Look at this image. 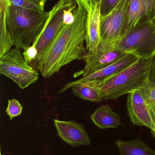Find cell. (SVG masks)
Wrapping results in <instances>:
<instances>
[{
    "mask_svg": "<svg viewBox=\"0 0 155 155\" xmlns=\"http://www.w3.org/2000/svg\"><path fill=\"white\" fill-rule=\"evenodd\" d=\"M139 58L155 57V26L152 22L138 25L121 38L116 47Z\"/></svg>",
    "mask_w": 155,
    "mask_h": 155,
    "instance_id": "cell-4",
    "label": "cell"
},
{
    "mask_svg": "<svg viewBox=\"0 0 155 155\" xmlns=\"http://www.w3.org/2000/svg\"><path fill=\"white\" fill-rule=\"evenodd\" d=\"M91 120L100 129L116 128L122 124L120 116L108 105L101 106L91 115Z\"/></svg>",
    "mask_w": 155,
    "mask_h": 155,
    "instance_id": "cell-14",
    "label": "cell"
},
{
    "mask_svg": "<svg viewBox=\"0 0 155 155\" xmlns=\"http://www.w3.org/2000/svg\"><path fill=\"white\" fill-rule=\"evenodd\" d=\"M155 17V0H128L122 37L138 25L153 21Z\"/></svg>",
    "mask_w": 155,
    "mask_h": 155,
    "instance_id": "cell-8",
    "label": "cell"
},
{
    "mask_svg": "<svg viewBox=\"0 0 155 155\" xmlns=\"http://www.w3.org/2000/svg\"><path fill=\"white\" fill-rule=\"evenodd\" d=\"M46 2V0H6L8 5L40 11H45Z\"/></svg>",
    "mask_w": 155,
    "mask_h": 155,
    "instance_id": "cell-19",
    "label": "cell"
},
{
    "mask_svg": "<svg viewBox=\"0 0 155 155\" xmlns=\"http://www.w3.org/2000/svg\"><path fill=\"white\" fill-rule=\"evenodd\" d=\"M126 54L118 50L105 52L97 49L93 51H87L83 59L86 63L84 68L83 70L75 73L74 77L87 76L112 64Z\"/></svg>",
    "mask_w": 155,
    "mask_h": 155,
    "instance_id": "cell-11",
    "label": "cell"
},
{
    "mask_svg": "<svg viewBox=\"0 0 155 155\" xmlns=\"http://www.w3.org/2000/svg\"><path fill=\"white\" fill-rule=\"evenodd\" d=\"M0 73L15 82L25 89L34 84L39 78V74L26 63L21 49H11L0 59Z\"/></svg>",
    "mask_w": 155,
    "mask_h": 155,
    "instance_id": "cell-5",
    "label": "cell"
},
{
    "mask_svg": "<svg viewBox=\"0 0 155 155\" xmlns=\"http://www.w3.org/2000/svg\"><path fill=\"white\" fill-rule=\"evenodd\" d=\"M57 134L64 142L73 147L79 146H88L91 142L85 128L82 124L75 121L54 120Z\"/></svg>",
    "mask_w": 155,
    "mask_h": 155,
    "instance_id": "cell-12",
    "label": "cell"
},
{
    "mask_svg": "<svg viewBox=\"0 0 155 155\" xmlns=\"http://www.w3.org/2000/svg\"><path fill=\"white\" fill-rule=\"evenodd\" d=\"M144 97L149 113L155 124V83L148 78L139 87Z\"/></svg>",
    "mask_w": 155,
    "mask_h": 155,
    "instance_id": "cell-18",
    "label": "cell"
},
{
    "mask_svg": "<svg viewBox=\"0 0 155 155\" xmlns=\"http://www.w3.org/2000/svg\"><path fill=\"white\" fill-rule=\"evenodd\" d=\"M121 0H101V17L109 14L118 5Z\"/></svg>",
    "mask_w": 155,
    "mask_h": 155,
    "instance_id": "cell-21",
    "label": "cell"
},
{
    "mask_svg": "<svg viewBox=\"0 0 155 155\" xmlns=\"http://www.w3.org/2000/svg\"><path fill=\"white\" fill-rule=\"evenodd\" d=\"M77 5H82L87 12L90 10L91 0H73Z\"/></svg>",
    "mask_w": 155,
    "mask_h": 155,
    "instance_id": "cell-24",
    "label": "cell"
},
{
    "mask_svg": "<svg viewBox=\"0 0 155 155\" xmlns=\"http://www.w3.org/2000/svg\"><path fill=\"white\" fill-rule=\"evenodd\" d=\"M6 0H0V59L11 50L13 46L5 21Z\"/></svg>",
    "mask_w": 155,
    "mask_h": 155,
    "instance_id": "cell-16",
    "label": "cell"
},
{
    "mask_svg": "<svg viewBox=\"0 0 155 155\" xmlns=\"http://www.w3.org/2000/svg\"><path fill=\"white\" fill-rule=\"evenodd\" d=\"M139 58L131 54H126L122 58L112 64L93 73L87 76L67 83L59 91V94L63 93L66 90L71 88L73 86L80 83L89 81H101L112 77L122 71L127 67L135 62Z\"/></svg>",
    "mask_w": 155,
    "mask_h": 155,
    "instance_id": "cell-10",
    "label": "cell"
},
{
    "mask_svg": "<svg viewBox=\"0 0 155 155\" xmlns=\"http://www.w3.org/2000/svg\"><path fill=\"white\" fill-rule=\"evenodd\" d=\"M155 67V57L139 58L120 72L101 81L85 82L96 87L102 100H114L138 89L148 78Z\"/></svg>",
    "mask_w": 155,
    "mask_h": 155,
    "instance_id": "cell-2",
    "label": "cell"
},
{
    "mask_svg": "<svg viewBox=\"0 0 155 155\" xmlns=\"http://www.w3.org/2000/svg\"><path fill=\"white\" fill-rule=\"evenodd\" d=\"M75 21L64 25L48 47L37 56V70L44 78L57 73L73 61L83 60L87 52L85 41L87 12L82 5L73 10Z\"/></svg>",
    "mask_w": 155,
    "mask_h": 155,
    "instance_id": "cell-1",
    "label": "cell"
},
{
    "mask_svg": "<svg viewBox=\"0 0 155 155\" xmlns=\"http://www.w3.org/2000/svg\"><path fill=\"white\" fill-rule=\"evenodd\" d=\"M127 108L130 120L133 124L144 126L151 130L155 138V124L149 113L144 97L139 88L128 94Z\"/></svg>",
    "mask_w": 155,
    "mask_h": 155,
    "instance_id": "cell-9",
    "label": "cell"
},
{
    "mask_svg": "<svg viewBox=\"0 0 155 155\" xmlns=\"http://www.w3.org/2000/svg\"><path fill=\"white\" fill-rule=\"evenodd\" d=\"M153 23L154 25L155 26V17L153 21Z\"/></svg>",
    "mask_w": 155,
    "mask_h": 155,
    "instance_id": "cell-25",
    "label": "cell"
},
{
    "mask_svg": "<svg viewBox=\"0 0 155 155\" xmlns=\"http://www.w3.org/2000/svg\"><path fill=\"white\" fill-rule=\"evenodd\" d=\"M22 54L25 61L29 64L33 61H35L37 56V50L35 47L31 45L24 50Z\"/></svg>",
    "mask_w": 155,
    "mask_h": 155,
    "instance_id": "cell-22",
    "label": "cell"
},
{
    "mask_svg": "<svg viewBox=\"0 0 155 155\" xmlns=\"http://www.w3.org/2000/svg\"><path fill=\"white\" fill-rule=\"evenodd\" d=\"M76 5L65 11L64 12L63 17L64 24L67 25H70L73 23L75 21L73 10L76 8Z\"/></svg>",
    "mask_w": 155,
    "mask_h": 155,
    "instance_id": "cell-23",
    "label": "cell"
},
{
    "mask_svg": "<svg viewBox=\"0 0 155 155\" xmlns=\"http://www.w3.org/2000/svg\"><path fill=\"white\" fill-rule=\"evenodd\" d=\"M50 12L25 9L6 3V28L13 45L24 50L42 33L50 17Z\"/></svg>",
    "mask_w": 155,
    "mask_h": 155,
    "instance_id": "cell-3",
    "label": "cell"
},
{
    "mask_svg": "<svg viewBox=\"0 0 155 155\" xmlns=\"http://www.w3.org/2000/svg\"><path fill=\"white\" fill-rule=\"evenodd\" d=\"M115 144L119 149V155H155V151L140 139L118 140Z\"/></svg>",
    "mask_w": 155,
    "mask_h": 155,
    "instance_id": "cell-15",
    "label": "cell"
},
{
    "mask_svg": "<svg viewBox=\"0 0 155 155\" xmlns=\"http://www.w3.org/2000/svg\"><path fill=\"white\" fill-rule=\"evenodd\" d=\"M1 155H2V154H1Z\"/></svg>",
    "mask_w": 155,
    "mask_h": 155,
    "instance_id": "cell-26",
    "label": "cell"
},
{
    "mask_svg": "<svg viewBox=\"0 0 155 155\" xmlns=\"http://www.w3.org/2000/svg\"><path fill=\"white\" fill-rule=\"evenodd\" d=\"M22 110V106L18 100L14 98L8 100V106L5 112L10 117V120L20 115Z\"/></svg>",
    "mask_w": 155,
    "mask_h": 155,
    "instance_id": "cell-20",
    "label": "cell"
},
{
    "mask_svg": "<svg viewBox=\"0 0 155 155\" xmlns=\"http://www.w3.org/2000/svg\"><path fill=\"white\" fill-rule=\"evenodd\" d=\"M128 0H121L106 16L101 17L100 44L97 49L102 51L116 50L122 37Z\"/></svg>",
    "mask_w": 155,
    "mask_h": 155,
    "instance_id": "cell-6",
    "label": "cell"
},
{
    "mask_svg": "<svg viewBox=\"0 0 155 155\" xmlns=\"http://www.w3.org/2000/svg\"><path fill=\"white\" fill-rule=\"evenodd\" d=\"M76 5L73 0H59L52 7L43 31L32 45L37 50V56L48 47L64 25L63 17L65 11Z\"/></svg>",
    "mask_w": 155,
    "mask_h": 155,
    "instance_id": "cell-7",
    "label": "cell"
},
{
    "mask_svg": "<svg viewBox=\"0 0 155 155\" xmlns=\"http://www.w3.org/2000/svg\"><path fill=\"white\" fill-rule=\"evenodd\" d=\"M101 0H91L90 10L87 12L85 41L88 51L96 50L101 41Z\"/></svg>",
    "mask_w": 155,
    "mask_h": 155,
    "instance_id": "cell-13",
    "label": "cell"
},
{
    "mask_svg": "<svg viewBox=\"0 0 155 155\" xmlns=\"http://www.w3.org/2000/svg\"><path fill=\"white\" fill-rule=\"evenodd\" d=\"M71 88L75 96L83 100L95 103L103 101L100 93L96 87L86 82L73 86Z\"/></svg>",
    "mask_w": 155,
    "mask_h": 155,
    "instance_id": "cell-17",
    "label": "cell"
}]
</instances>
